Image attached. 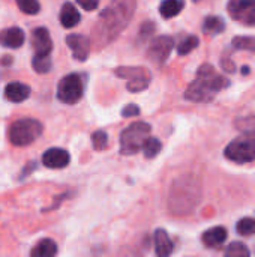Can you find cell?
<instances>
[{
	"label": "cell",
	"instance_id": "1",
	"mask_svg": "<svg viewBox=\"0 0 255 257\" xmlns=\"http://www.w3.org/2000/svg\"><path fill=\"white\" fill-rule=\"evenodd\" d=\"M137 8V0H111L101 12L99 21L92 30L93 41L104 47L113 42L131 23Z\"/></svg>",
	"mask_w": 255,
	"mask_h": 257
},
{
	"label": "cell",
	"instance_id": "2",
	"mask_svg": "<svg viewBox=\"0 0 255 257\" xmlns=\"http://www.w3.org/2000/svg\"><path fill=\"white\" fill-rule=\"evenodd\" d=\"M201 200V185L192 175L177 178L170 190L168 208L176 215H186L195 209Z\"/></svg>",
	"mask_w": 255,
	"mask_h": 257
},
{
	"label": "cell",
	"instance_id": "3",
	"mask_svg": "<svg viewBox=\"0 0 255 257\" xmlns=\"http://www.w3.org/2000/svg\"><path fill=\"white\" fill-rule=\"evenodd\" d=\"M228 84L230 81L225 77L218 75L210 65L204 63L198 69L197 78L188 86L185 98L191 102H209L219 90H222Z\"/></svg>",
	"mask_w": 255,
	"mask_h": 257
},
{
	"label": "cell",
	"instance_id": "4",
	"mask_svg": "<svg viewBox=\"0 0 255 257\" xmlns=\"http://www.w3.org/2000/svg\"><path fill=\"white\" fill-rule=\"evenodd\" d=\"M44 133V126L39 120L32 117H23L11 123L8 137L14 146H29L36 142Z\"/></svg>",
	"mask_w": 255,
	"mask_h": 257
},
{
	"label": "cell",
	"instance_id": "5",
	"mask_svg": "<svg viewBox=\"0 0 255 257\" xmlns=\"http://www.w3.org/2000/svg\"><path fill=\"white\" fill-rule=\"evenodd\" d=\"M150 131L152 126L146 122H135L125 128L120 134V154L126 157L138 154L150 136Z\"/></svg>",
	"mask_w": 255,
	"mask_h": 257
},
{
	"label": "cell",
	"instance_id": "6",
	"mask_svg": "<svg viewBox=\"0 0 255 257\" xmlns=\"http://www.w3.org/2000/svg\"><path fill=\"white\" fill-rule=\"evenodd\" d=\"M225 157L237 164L255 161V131L236 137L225 149Z\"/></svg>",
	"mask_w": 255,
	"mask_h": 257
},
{
	"label": "cell",
	"instance_id": "7",
	"mask_svg": "<svg viewBox=\"0 0 255 257\" xmlns=\"http://www.w3.org/2000/svg\"><path fill=\"white\" fill-rule=\"evenodd\" d=\"M84 95V80L80 74H68L59 81L57 99L63 104H77Z\"/></svg>",
	"mask_w": 255,
	"mask_h": 257
},
{
	"label": "cell",
	"instance_id": "8",
	"mask_svg": "<svg viewBox=\"0 0 255 257\" xmlns=\"http://www.w3.org/2000/svg\"><path fill=\"white\" fill-rule=\"evenodd\" d=\"M228 12L233 20L255 26V0H230Z\"/></svg>",
	"mask_w": 255,
	"mask_h": 257
},
{
	"label": "cell",
	"instance_id": "9",
	"mask_svg": "<svg viewBox=\"0 0 255 257\" xmlns=\"http://www.w3.org/2000/svg\"><path fill=\"white\" fill-rule=\"evenodd\" d=\"M173 47H174V41H173L171 36H167V35L158 36L150 42L149 50H147V56H149V59L152 62H155L158 65H162L168 59Z\"/></svg>",
	"mask_w": 255,
	"mask_h": 257
},
{
	"label": "cell",
	"instance_id": "10",
	"mask_svg": "<svg viewBox=\"0 0 255 257\" xmlns=\"http://www.w3.org/2000/svg\"><path fill=\"white\" fill-rule=\"evenodd\" d=\"M66 44L68 47L71 48L72 51V56L80 60V62H84L89 59L90 56V39L86 38L84 35H80V33H71L66 36Z\"/></svg>",
	"mask_w": 255,
	"mask_h": 257
},
{
	"label": "cell",
	"instance_id": "11",
	"mask_svg": "<svg viewBox=\"0 0 255 257\" xmlns=\"http://www.w3.org/2000/svg\"><path fill=\"white\" fill-rule=\"evenodd\" d=\"M69 163H71V155L68 151L62 148H50L42 155V164L53 170L65 169Z\"/></svg>",
	"mask_w": 255,
	"mask_h": 257
},
{
	"label": "cell",
	"instance_id": "12",
	"mask_svg": "<svg viewBox=\"0 0 255 257\" xmlns=\"http://www.w3.org/2000/svg\"><path fill=\"white\" fill-rule=\"evenodd\" d=\"M32 47L35 54H51L53 41L50 32L45 27H36L32 33Z\"/></svg>",
	"mask_w": 255,
	"mask_h": 257
},
{
	"label": "cell",
	"instance_id": "13",
	"mask_svg": "<svg viewBox=\"0 0 255 257\" xmlns=\"http://www.w3.org/2000/svg\"><path fill=\"white\" fill-rule=\"evenodd\" d=\"M26 41V33L20 27H8L0 32V45L5 48H20Z\"/></svg>",
	"mask_w": 255,
	"mask_h": 257
},
{
	"label": "cell",
	"instance_id": "14",
	"mask_svg": "<svg viewBox=\"0 0 255 257\" xmlns=\"http://www.w3.org/2000/svg\"><path fill=\"white\" fill-rule=\"evenodd\" d=\"M30 96V87L21 81H12L5 87V98L11 102L20 104Z\"/></svg>",
	"mask_w": 255,
	"mask_h": 257
},
{
	"label": "cell",
	"instance_id": "15",
	"mask_svg": "<svg viewBox=\"0 0 255 257\" xmlns=\"http://www.w3.org/2000/svg\"><path fill=\"white\" fill-rule=\"evenodd\" d=\"M203 244L207 247V248H219L225 239H227V230L221 226L218 227H212L209 230H206L203 233Z\"/></svg>",
	"mask_w": 255,
	"mask_h": 257
},
{
	"label": "cell",
	"instance_id": "16",
	"mask_svg": "<svg viewBox=\"0 0 255 257\" xmlns=\"http://www.w3.org/2000/svg\"><path fill=\"white\" fill-rule=\"evenodd\" d=\"M81 20V15L78 12V9L75 8L74 3L71 2H66L63 6H62V11H60V23L63 27L66 29H72L75 27Z\"/></svg>",
	"mask_w": 255,
	"mask_h": 257
},
{
	"label": "cell",
	"instance_id": "17",
	"mask_svg": "<svg viewBox=\"0 0 255 257\" xmlns=\"http://www.w3.org/2000/svg\"><path fill=\"white\" fill-rule=\"evenodd\" d=\"M155 253L159 257H167L173 253V242L168 233L164 229H158L155 232Z\"/></svg>",
	"mask_w": 255,
	"mask_h": 257
},
{
	"label": "cell",
	"instance_id": "18",
	"mask_svg": "<svg viewBox=\"0 0 255 257\" xmlns=\"http://www.w3.org/2000/svg\"><path fill=\"white\" fill-rule=\"evenodd\" d=\"M56 254H57V244L50 238L41 239L30 251L32 257H54Z\"/></svg>",
	"mask_w": 255,
	"mask_h": 257
},
{
	"label": "cell",
	"instance_id": "19",
	"mask_svg": "<svg viewBox=\"0 0 255 257\" xmlns=\"http://www.w3.org/2000/svg\"><path fill=\"white\" fill-rule=\"evenodd\" d=\"M185 8V0H162L159 12L164 18H173L182 12Z\"/></svg>",
	"mask_w": 255,
	"mask_h": 257
},
{
	"label": "cell",
	"instance_id": "20",
	"mask_svg": "<svg viewBox=\"0 0 255 257\" xmlns=\"http://www.w3.org/2000/svg\"><path fill=\"white\" fill-rule=\"evenodd\" d=\"M224 29H225L224 20L216 17V15H209L204 20V23H203V32L206 35H212V36L213 35H219V33L224 32Z\"/></svg>",
	"mask_w": 255,
	"mask_h": 257
},
{
	"label": "cell",
	"instance_id": "21",
	"mask_svg": "<svg viewBox=\"0 0 255 257\" xmlns=\"http://www.w3.org/2000/svg\"><path fill=\"white\" fill-rule=\"evenodd\" d=\"M32 66L38 74H47L51 69V56L50 54H35L32 59Z\"/></svg>",
	"mask_w": 255,
	"mask_h": 257
},
{
	"label": "cell",
	"instance_id": "22",
	"mask_svg": "<svg viewBox=\"0 0 255 257\" xmlns=\"http://www.w3.org/2000/svg\"><path fill=\"white\" fill-rule=\"evenodd\" d=\"M161 149H162V143H161V140L156 139V137H150V136H149L147 140H146L144 145H143L144 157L149 158V160L155 158V157L161 152Z\"/></svg>",
	"mask_w": 255,
	"mask_h": 257
},
{
	"label": "cell",
	"instance_id": "23",
	"mask_svg": "<svg viewBox=\"0 0 255 257\" xmlns=\"http://www.w3.org/2000/svg\"><path fill=\"white\" fill-rule=\"evenodd\" d=\"M146 74H150L146 68H132V66H122V68H117L116 69V75L120 77V78H128V80H132V78H137L140 75H146Z\"/></svg>",
	"mask_w": 255,
	"mask_h": 257
},
{
	"label": "cell",
	"instance_id": "24",
	"mask_svg": "<svg viewBox=\"0 0 255 257\" xmlns=\"http://www.w3.org/2000/svg\"><path fill=\"white\" fill-rule=\"evenodd\" d=\"M150 74H146V75H140V77H137V78H132V80H129L128 81V90L129 92H134V93H137V92H143V90H146L147 87H149V84H150Z\"/></svg>",
	"mask_w": 255,
	"mask_h": 257
},
{
	"label": "cell",
	"instance_id": "25",
	"mask_svg": "<svg viewBox=\"0 0 255 257\" xmlns=\"http://www.w3.org/2000/svg\"><path fill=\"white\" fill-rule=\"evenodd\" d=\"M198 44H200V41H198L197 36H194V35L186 36V38H185L183 41H180V44L177 45V53H179L180 56H186V54H189L192 50H195V48L198 47Z\"/></svg>",
	"mask_w": 255,
	"mask_h": 257
},
{
	"label": "cell",
	"instance_id": "26",
	"mask_svg": "<svg viewBox=\"0 0 255 257\" xmlns=\"http://www.w3.org/2000/svg\"><path fill=\"white\" fill-rule=\"evenodd\" d=\"M225 256L227 257H248L249 256V248L243 242H231L225 248Z\"/></svg>",
	"mask_w": 255,
	"mask_h": 257
},
{
	"label": "cell",
	"instance_id": "27",
	"mask_svg": "<svg viewBox=\"0 0 255 257\" xmlns=\"http://www.w3.org/2000/svg\"><path fill=\"white\" fill-rule=\"evenodd\" d=\"M236 230L242 236H252L255 233V220L254 218H242L237 223Z\"/></svg>",
	"mask_w": 255,
	"mask_h": 257
},
{
	"label": "cell",
	"instance_id": "28",
	"mask_svg": "<svg viewBox=\"0 0 255 257\" xmlns=\"http://www.w3.org/2000/svg\"><path fill=\"white\" fill-rule=\"evenodd\" d=\"M108 145V134L104 130H98L92 134V146L96 151H104Z\"/></svg>",
	"mask_w": 255,
	"mask_h": 257
},
{
	"label": "cell",
	"instance_id": "29",
	"mask_svg": "<svg viewBox=\"0 0 255 257\" xmlns=\"http://www.w3.org/2000/svg\"><path fill=\"white\" fill-rule=\"evenodd\" d=\"M233 47L237 50L255 51V38L254 36H236L233 39Z\"/></svg>",
	"mask_w": 255,
	"mask_h": 257
},
{
	"label": "cell",
	"instance_id": "30",
	"mask_svg": "<svg viewBox=\"0 0 255 257\" xmlns=\"http://www.w3.org/2000/svg\"><path fill=\"white\" fill-rule=\"evenodd\" d=\"M18 8L24 12V14H29V15H35L41 11V5H39V0H15Z\"/></svg>",
	"mask_w": 255,
	"mask_h": 257
},
{
	"label": "cell",
	"instance_id": "31",
	"mask_svg": "<svg viewBox=\"0 0 255 257\" xmlns=\"http://www.w3.org/2000/svg\"><path fill=\"white\" fill-rule=\"evenodd\" d=\"M155 32V24L152 21H146L140 26L138 29V36H137V41L138 42H146Z\"/></svg>",
	"mask_w": 255,
	"mask_h": 257
},
{
	"label": "cell",
	"instance_id": "32",
	"mask_svg": "<svg viewBox=\"0 0 255 257\" xmlns=\"http://www.w3.org/2000/svg\"><path fill=\"white\" fill-rule=\"evenodd\" d=\"M71 196H72V191H66V193H63V194H59V196L56 197L54 203H53L50 208H45L44 211L47 212V211H54V209H57V208L60 206V203H63L66 199H71Z\"/></svg>",
	"mask_w": 255,
	"mask_h": 257
},
{
	"label": "cell",
	"instance_id": "33",
	"mask_svg": "<svg viewBox=\"0 0 255 257\" xmlns=\"http://www.w3.org/2000/svg\"><path fill=\"white\" fill-rule=\"evenodd\" d=\"M138 114H140V107L137 104H128L122 110L123 117H132V116H138Z\"/></svg>",
	"mask_w": 255,
	"mask_h": 257
},
{
	"label": "cell",
	"instance_id": "34",
	"mask_svg": "<svg viewBox=\"0 0 255 257\" xmlns=\"http://www.w3.org/2000/svg\"><path fill=\"white\" fill-rule=\"evenodd\" d=\"M99 2H101V0H77V3H78L83 9H86V11H95V9H98Z\"/></svg>",
	"mask_w": 255,
	"mask_h": 257
},
{
	"label": "cell",
	"instance_id": "35",
	"mask_svg": "<svg viewBox=\"0 0 255 257\" xmlns=\"http://www.w3.org/2000/svg\"><path fill=\"white\" fill-rule=\"evenodd\" d=\"M36 169V163L35 161H32V163H29L23 170H21V175H20V179H24L26 176H29L33 170Z\"/></svg>",
	"mask_w": 255,
	"mask_h": 257
},
{
	"label": "cell",
	"instance_id": "36",
	"mask_svg": "<svg viewBox=\"0 0 255 257\" xmlns=\"http://www.w3.org/2000/svg\"><path fill=\"white\" fill-rule=\"evenodd\" d=\"M242 72H243V74H246V72H249V68H246V66H243V68H242Z\"/></svg>",
	"mask_w": 255,
	"mask_h": 257
}]
</instances>
